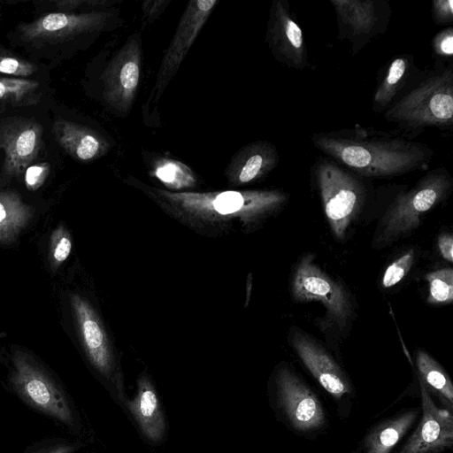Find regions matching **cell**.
<instances>
[{
  "label": "cell",
  "instance_id": "1",
  "mask_svg": "<svg viewBox=\"0 0 453 453\" xmlns=\"http://www.w3.org/2000/svg\"><path fill=\"white\" fill-rule=\"evenodd\" d=\"M315 147L352 172L365 177H393L427 165L433 152L426 145L364 127L319 132Z\"/></svg>",
  "mask_w": 453,
  "mask_h": 453
},
{
  "label": "cell",
  "instance_id": "2",
  "mask_svg": "<svg viewBox=\"0 0 453 453\" xmlns=\"http://www.w3.org/2000/svg\"><path fill=\"white\" fill-rule=\"evenodd\" d=\"M147 191L163 204L187 215L203 219L239 218L246 223L275 212L288 200L277 189L173 192L149 188Z\"/></svg>",
  "mask_w": 453,
  "mask_h": 453
},
{
  "label": "cell",
  "instance_id": "3",
  "mask_svg": "<svg viewBox=\"0 0 453 453\" xmlns=\"http://www.w3.org/2000/svg\"><path fill=\"white\" fill-rule=\"evenodd\" d=\"M403 129L449 128L453 124V72L430 77L399 99L384 114Z\"/></svg>",
  "mask_w": 453,
  "mask_h": 453
},
{
  "label": "cell",
  "instance_id": "4",
  "mask_svg": "<svg viewBox=\"0 0 453 453\" xmlns=\"http://www.w3.org/2000/svg\"><path fill=\"white\" fill-rule=\"evenodd\" d=\"M451 186L449 172L437 168L423 176L412 188L400 193L382 219L376 243L387 244L416 229L425 213L446 197Z\"/></svg>",
  "mask_w": 453,
  "mask_h": 453
},
{
  "label": "cell",
  "instance_id": "5",
  "mask_svg": "<svg viewBox=\"0 0 453 453\" xmlns=\"http://www.w3.org/2000/svg\"><path fill=\"white\" fill-rule=\"evenodd\" d=\"M315 176L331 231L342 239L363 203V185L350 172L328 159L317 164Z\"/></svg>",
  "mask_w": 453,
  "mask_h": 453
},
{
  "label": "cell",
  "instance_id": "6",
  "mask_svg": "<svg viewBox=\"0 0 453 453\" xmlns=\"http://www.w3.org/2000/svg\"><path fill=\"white\" fill-rule=\"evenodd\" d=\"M11 381L17 394L33 408L72 426L73 411L65 394L29 357L16 353Z\"/></svg>",
  "mask_w": 453,
  "mask_h": 453
},
{
  "label": "cell",
  "instance_id": "7",
  "mask_svg": "<svg viewBox=\"0 0 453 453\" xmlns=\"http://www.w3.org/2000/svg\"><path fill=\"white\" fill-rule=\"evenodd\" d=\"M116 17L105 11L50 12L19 27L23 41L32 43L65 42L85 35H96Z\"/></svg>",
  "mask_w": 453,
  "mask_h": 453
},
{
  "label": "cell",
  "instance_id": "8",
  "mask_svg": "<svg viewBox=\"0 0 453 453\" xmlns=\"http://www.w3.org/2000/svg\"><path fill=\"white\" fill-rule=\"evenodd\" d=\"M292 296L299 303L319 302L339 327L344 328L350 317L351 305L346 290L315 263L312 254L304 255L296 266Z\"/></svg>",
  "mask_w": 453,
  "mask_h": 453
},
{
  "label": "cell",
  "instance_id": "9",
  "mask_svg": "<svg viewBox=\"0 0 453 453\" xmlns=\"http://www.w3.org/2000/svg\"><path fill=\"white\" fill-rule=\"evenodd\" d=\"M140 33L126 41L104 71V98L117 113L126 115L134 104L141 76Z\"/></svg>",
  "mask_w": 453,
  "mask_h": 453
},
{
  "label": "cell",
  "instance_id": "10",
  "mask_svg": "<svg viewBox=\"0 0 453 453\" xmlns=\"http://www.w3.org/2000/svg\"><path fill=\"white\" fill-rule=\"evenodd\" d=\"M217 4V0H194L187 4L161 60L151 91L153 101L161 97L175 76Z\"/></svg>",
  "mask_w": 453,
  "mask_h": 453
},
{
  "label": "cell",
  "instance_id": "11",
  "mask_svg": "<svg viewBox=\"0 0 453 453\" xmlns=\"http://www.w3.org/2000/svg\"><path fill=\"white\" fill-rule=\"evenodd\" d=\"M275 380L279 406L295 430L310 433L324 426L326 414L319 399L291 369L280 368Z\"/></svg>",
  "mask_w": 453,
  "mask_h": 453
},
{
  "label": "cell",
  "instance_id": "12",
  "mask_svg": "<svg viewBox=\"0 0 453 453\" xmlns=\"http://www.w3.org/2000/svg\"><path fill=\"white\" fill-rule=\"evenodd\" d=\"M43 129L28 119L9 118L0 121V150L4 153L3 171L18 176L37 157Z\"/></svg>",
  "mask_w": 453,
  "mask_h": 453
},
{
  "label": "cell",
  "instance_id": "13",
  "mask_svg": "<svg viewBox=\"0 0 453 453\" xmlns=\"http://www.w3.org/2000/svg\"><path fill=\"white\" fill-rule=\"evenodd\" d=\"M266 41L273 57L296 70L308 66L306 46L301 27L293 19L288 4L274 0L270 8Z\"/></svg>",
  "mask_w": 453,
  "mask_h": 453
},
{
  "label": "cell",
  "instance_id": "14",
  "mask_svg": "<svg viewBox=\"0 0 453 453\" xmlns=\"http://www.w3.org/2000/svg\"><path fill=\"white\" fill-rule=\"evenodd\" d=\"M421 419L398 453H439L453 442V416L438 407L428 389L420 381Z\"/></svg>",
  "mask_w": 453,
  "mask_h": 453
},
{
  "label": "cell",
  "instance_id": "15",
  "mask_svg": "<svg viewBox=\"0 0 453 453\" xmlns=\"http://www.w3.org/2000/svg\"><path fill=\"white\" fill-rule=\"evenodd\" d=\"M291 344L303 364L328 394L341 399L350 393V385L340 366L310 337L296 331Z\"/></svg>",
  "mask_w": 453,
  "mask_h": 453
},
{
  "label": "cell",
  "instance_id": "16",
  "mask_svg": "<svg viewBox=\"0 0 453 453\" xmlns=\"http://www.w3.org/2000/svg\"><path fill=\"white\" fill-rule=\"evenodd\" d=\"M72 305L82 342L89 361L104 377L113 381V358L104 330L92 307L79 296H72Z\"/></svg>",
  "mask_w": 453,
  "mask_h": 453
},
{
  "label": "cell",
  "instance_id": "17",
  "mask_svg": "<svg viewBox=\"0 0 453 453\" xmlns=\"http://www.w3.org/2000/svg\"><path fill=\"white\" fill-rule=\"evenodd\" d=\"M277 148L268 141H256L240 149L226 168V176L235 186L265 177L279 163Z\"/></svg>",
  "mask_w": 453,
  "mask_h": 453
},
{
  "label": "cell",
  "instance_id": "18",
  "mask_svg": "<svg viewBox=\"0 0 453 453\" xmlns=\"http://www.w3.org/2000/svg\"><path fill=\"white\" fill-rule=\"evenodd\" d=\"M143 436L151 442H160L166 430V422L157 391L146 374L136 382V392L132 399L124 401Z\"/></svg>",
  "mask_w": 453,
  "mask_h": 453
},
{
  "label": "cell",
  "instance_id": "19",
  "mask_svg": "<svg viewBox=\"0 0 453 453\" xmlns=\"http://www.w3.org/2000/svg\"><path fill=\"white\" fill-rule=\"evenodd\" d=\"M53 133L58 144L81 161L95 159L109 149V143L102 135L88 127L66 119L55 120Z\"/></svg>",
  "mask_w": 453,
  "mask_h": 453
},
{
  "label": "cell",
  "instance_id": "20",
  "mask_svg": "<svg viewBox=\"0 0 453 453\" xmlns=\"http://www.w3.org/2000/svg\"><path fill=\"white\" fill-rule=\"evenodd\" d=\"M339 25L349 35L360 38L372 35L380 22L377 2L372 0H331Z\"/></svg>",
  "mask_w": 453,
  "mask_h": 453
},
{
  "label": "cell",
  "instance_id": "21",
  "mask_svg": "<svg viewBox=\"0 0 453 453\" xmlns=\"http://www.w3.org/2000/svg\"><path fill=\"white\" fill-rule=\"evenodd\" d=\"M418 411L410 410L375 426L365 437L361 453H390L414 424Z\"/></svg>",
  "mask_w": 453,
  "mask_h": 453
},
{
  "label": "cell",
  "instance_id": "22",
  "mask_svg": "<svg viewBox=\"0 0 453 453\" xmlns=\"http://www.w3.org/2000/svg\"><path fill=\"white\" fill-rule=\"evenodd\" d=\"M31 216L30 209L13 192L0 193V242L12 239Z\"/></svg>",
  "mask_w": 453,
  "mask_h": 453
},
{
  "label": "cell",
  "instance_id": "23",
  "mask_svg": "<svg viewBox=\"0 0 453 453\" xmlns=\"http://www.w3.org/2000/svg\"><path fill=\"white\" fill-rule=\"evenodd\" d=\"M408 67L409 60L406 57H398L392 60L372 97V109L375 112L379 113L386 111L391 104L395 96L403 86Z\"/></svg>",
  "mask_w": 453,
  "mask_h": 453
},
{
  "label": "cell",
  "instance_id": "24",
  "mask_svg": "<svg viewBox=\"0 0 453 453\" xmlns=\"http://www.w3.org/2000/svg\"><path fill=\"white\" fill-rule=\"evenodd\" d=\"M150 172L167 188L179 190L193 188L196 178L186 164L165 157H156L150 164Z\"/></svg>",
  "mask_w": 453,
  "mask_h": 453
},
{
  "label": "cell",
  "instance_id": "25",
  "mask_svg": "<svg viewBox=\"0 0 453 453\" xmlns=\"http://www.w3.org/2000/svg\"><path fill=\"white\" fill-rule=\"evenodd\" d=\"M416 364L420 381L436 391L452 408L453 386L450 379L441 366L426 352L418 350Z\"/></svg>",
  "mask_w": 453,
  "mask_h": 453
},
{
  "label": "cell",
  "instance_id": "26",
  "mask_svg": "<svg viewBox=\"0 0 453 453\" xmlns=\"http://www.w3.org/2000/svg\"><path fill=\"white\" fill-rule=\"evenodd\" d=\"M39 101V83L18 77H0V102L31 105Z\"/></svg>",
  "mask_w": 453,
  "mask_h": 453
},
{
  "label": "cell",
  "instance_id": "27",
  "mask_svg": "<svg viewBox=\"0 0 453 453\" xmlns=\"http://www.w3.org/2000/svg\"><path fill=\"white\" fill-rule=\"evenodd\" d=\"M425 279L428 282L427 302L432 304L448 303L453 300V270L450 267L428 273Z\"/></svg>",
  "mask_w": 453,
  "mask_h": 453
},
{
  "label": "cell",
  "instance_id": "28",
  "mask_svg": "<svg viewBox=\"0 0 453 453\" xmlns=\"http://www.w3.org/2000/svg\"><path fill=\"white\" fill-rule=\"evenodd\" d=\"M36 70L37 66L34 63L0 50V73L15 77H27Z\"/></svg>",
  "mask_w": 453,
  "mask_h": 453
},
{
  "label": "cell",
  "instance_id": "29",
  "mask_svg": "<svg viewBox=\"0 0 453 453\" xmlns=\"http://www.w3.org/2000/svg\"><path fill=\"white\" fill-rule=\"evenodd\" d=\"M413 262L414 251L411 250L391 263L384 273L382 278L383 287L391 288L401 281L409 273Z\"/></svg>",
  "mask_w": 453,
  "mask_h": 453
},
{
  "label": "cell",
  "instance_id": "30",
  "mask_svg": "<svg viewBox=\"0 0 453 453\" xmlns=\"http://www.w3.org/2000/svg\"><path fill=\"white\" fill-rule=\"evenodd\" d=\"M117 3L116 0H62L56 2L58 9L63 10L64 12H70V11L84 6L89 11H105L111 5Z\"/></svg>",
  "mask_w": 453,
  "mask_h": 453
},
{
  "label": "cell",
  "instance_id": "31",
  "mask_svg": "<svg viewBox=\"0 0 453 453\" xmlns=\"http://www.w3.org/2000/svg\"><path fill=\"white\" fill-rule=\"evenodd\" d=\"M433 50L440 57L450 58L453 54V29L447 27L438 33L432 42Z\"/></svg>",
  "mask_w": 453,
  "mask_h": 453
},
{
  "label": "cell",
  "instance_id": "32",
  "mask_svg": "<svg viewBox=\"0 0 453 453\" xmlns=\"http://www.w3.org/2000/svg\"><path fill=\"white\" fill-rule=\"evenodd\" d=\"M171 0H145L142 3V21L144 24H151L157 20L167 8Z\"/></svg>",
  "mask_w": 453,
  "mask_h": 453
},
{
  "label": "cell",
  "instance_id": "33",
  "mask_svg": "<svg viewBox=\"0 0 453 453\" xmlns=\"http://www.w3.org/2000/svg\"><path fill=\"white\" fill-rule=\"evenodd\" d=\"M48 173L49 165L45 163L28 166L25 171V182L27 188L37 189L44 182Z\"/></svg>",
  "mask_w": 453,
  "mask_h": 453
},
{
  "label": "cell",
  "instance_id": "34",
  "mask_svg": "<svg viewBox=\"0 0 453 453\" xmlns=\"http://www.w3.org/2000/svg\"><path fill=\"white\" fill-rule=\"evenodd\" d=\"M433 17L439 25L450 24L453 21L452 0H434Z\"/></svg>",
  "mask_w": 453,
  "mask_h": 453
},
{
  "label": "cell",
  "instance_id": "35",
  "mask_svg": "<svg viewBox=\"0 0 453 453\" xmlns=\"http://www.w3.org/2000/svg\"><path fill=\"white\" fill-rule=\"evenodd\" d=\"M72 250V242L65 233L59 237L54 238L52 245V257L56 264L64 262L70 255Z\"/></svg>",
  "mask_w": 453,
  "mask_h": 453
},
{
  "label": "cell",
  "instance_id": "36",
  "mask_svg": "<svg viewBox=\"0 0 453 453\" xmlns=\"http://www.w3.org/2000/svg\"><path fill=\"white\" fill-rule=\"evenodd\" d=\"M438 249L442 257L449 261H453V237L450 234H442L438 238Z\"/></svg>",
  "mask_w": 453,
  "mask_h": 453
},
{
  "label": "cell",
  "instance_id": "37",
  "mask_svg": "<svg viewBox=\"0 0 453 453\" xmlns=\"http://www.w3.org/2000/svg\"><path fill=\"white\" fill-rule=\"evenodd\" d=\"M77 449L76 445L73 444H59L54 447L48 448L37 453H73Z\"/></svg>",
  "mask_w": 453,
  "mask_h": 453
}]
</instances>
